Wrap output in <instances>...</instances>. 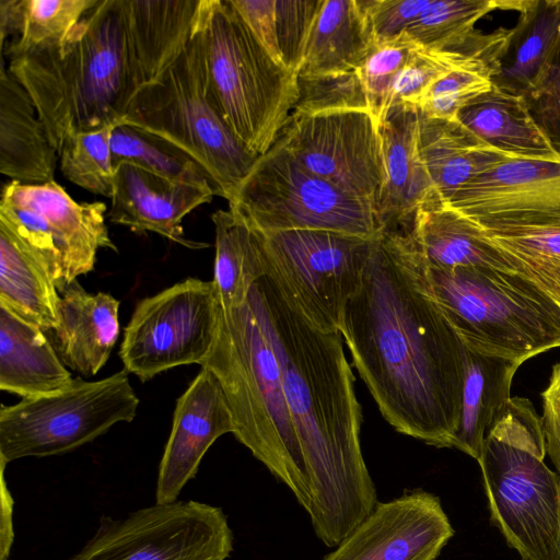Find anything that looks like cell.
Listing matches in <instances>:
<instances>
[{"instance_id": "9c48e42d", "label": "cell", "mask_w": 560, "mask_h": 560, "mask_svg": "<svg viewBox=\"0 0 560 560\" xmlns=\"http://www.w3.org/2000/svg\"><path fill=\"white\" fill-rule=\"evenodd\" d=\"M228 202L259 233L330 230L375 237L383 231L371 203L311 173L277 142Z\"/></svg>"}, {"instance_id": "8992f818", "label": "cell", "mask_w": 560, "mask_h": 560, "mask_svg": "<svg viewBox=\"0 0 560 560\" xmlns=\"http://www.w3.org/2000/svg\"><path fill=\"white\" fill-rule=\"evenodd\" d=\"M197 32L211 104L240 141L262 155L293 112L298 74L270 56L231 0H202Z\"/></svg>"}, {"instance_id": "4dcf8cb0", "label": "cell", "mask_w": 560, "mask_h": 560, "mask_svg": "<svg viewBox=\"0 0 560 560\" xmlns=\"http://www.w3.org/2000/svg\"><path fill=\"white\" fill-rule=\"evenodd\" d=\"M98 0H0V48L8 59L60 44Z\"/></svg>"}, {"instance_id": "5bb4252c", "label": "cell", "mask_w": 560, "mask_h": 560, "mask_svg": "<svg viewBox=\"0 0 560 560\" xmlns=\"http://www.w3.org/2000/svg\"><path fill=\"white\" fill-rule=\"evenodd\" d=\"M218 315L212 280L187 278L142 299L124 330V370L147 382L179 365H200L213 345Z\"/></svg>"}, {"instance_id": "3957f363", "label": "cell", "mask_w": 560, "mask_h": 560, "mask_svg": "<svg viewBox=\"0 0 560 560\" xmlns=\"http://www.w3.org/2000/svg\"><path fill=\"white\" fill-rule=\"evenodd\" d=\"M57 153L74 131L119 124L151 83L125 0H98L57 46L9 60Z\"/></svg>"}, {"instance_id": "7bdbcfd3", "label": "cell", "mask_w": 560, "mask_h": 560, "mask_svg": "<svg viewBox=\"0 0 560 560\" xmlns=\"http://www.w3.org/2000/svg\"><path fill=\"white\" fill-rule=\"evenodd\" d=\"M542 397L541 424L546 453L560 476V362L552 366Z\"/></svg>"}, {"instance_id": "ee69618b", "label": "cell", "mask_w": 560, "mask_h": 560, "mask_svg": "<svg viewBox=\"0 0 560 560\" xmlns=\"http://www.w3.org/2000/svg\"><path fill=\"white\" fill-rule=\"evenodd\" d=\"M7 464L0 463L1 470V529H0V560H8L13 544V498L8 488L4 469Z\"/></svg>"}, {"instance_id": "4316f807", "label": "cell", "mask_w": 560, "mask_h": 560, "mask_svg": "<svg viewBox=\"0 0 560 560\" xmlns=\"http://www.w3.org/2000/svg\"><path fill=\"white\" fill-rule=\"evenodd\" d=\"M418 112L419 154L445 205L476 176L510 159L459 121L431 118Z\"/></svg>"}, {"instance_id": "2e32d148", "label": "cell", "mask_w": 560, "mask_h": 560, "mask_svg": "<svg viewBox=\"0 0 560 560\" xmlns=\"http://www.w3.org/2000/svg\"><path fill=\"white\" fill-rule=\"evenodd\" d=\"M446 206L489 232L560 226V162L509 159L464 185Z\"/></svg>"}, {"instance_id": "d6a6232c", "label": "cell", "mask_w": 560, "mask_h": 560, "mask_svg": "<svg viewBox=\"0 0 560 560\" xmlns=\"http://www.w3.org/2000/svg\"><path fill=\"white\" fill-rule=\"evenodd\" d=\"M485 233L518 275L560 305V226Z\"/></svg>"}, {"instance_id": "277c9868", "label": "cell", "mask_w": 560, "mask_h": 560, "mask_svg": "<svg viewBox=\"0 0 560 560\" xmlns=\"http://www.w3.org/2000/svg\"><path fill=\"white\" fill-rule=\"evenodd\" d=\"M200 366L211 371L222 387L235 439L308 512L311 488L280 363L249 295L240 306H219L214 341Z\"/></svg>"}, {"instance_id": "484cf974", "label": "cell", "mask_w": 560, "mask_h": 560, "mask_svg": "<svg viewBox=\"0 0 560 560\" xmlns=\"http://www.w3.org/2000/svg\"><path fill=\"white\" fill-rule=\"evenodd\" d=\"M411 234L429 268L486 267L516 272L477 223L442 201L418 210Z\"/></svg>"}, {"instance_id": "ba28073f", "label": "cell", "mask_w": 560, "mask_h": 560, "mask_svg": "<svg viewBox=\"0 0 560 560\" xmlns=\"http://www.w3.org/2000/svg\"><path fill=\"white\" fill-rule=\"evenodd\" d=\"M120 122L186 155L207 173L215 196L228 201L258 159L207 95L197 31L164 73L137 93Z\"/></svg>"}, {"instance_id": "603a6c76", "label": "cell", "mask_w": 560, "mask_h": 560, "mask_svg": "<svg viewBox=\"0 0 560 560\" xmlns=\"http://www.w3.org/2000/svg\"><path fill=\"white\" fill-rule=\"evenodd\" d=\"M57 151L23 86L1 65L0 173L22 184L55 180Z\"/></svg>"}, {"instance_id": "44dd1931", "label": "cell", "mask_w": 560, "mask_h": 560, "mask_svg": "<svg viewBox=\"0 0 560 560\" xmlns=\"http://www.w3.org/2000/svg\"><path fill=\"white\" fill-rule=\"evenodd\" d=\"M491 75L492 85L522 98L533 93L552 68L560 49V0H521Z\"/></svg>"}, {"instance_id": "8fae6325", "label": "cell", "mask_w": 560, "mask_h": 560, "mask_svg": "<svg viewBox=\"0 0 560 560\" xmlns=\"http://www.w3.org/2000/svg\"><path fill=\"white\" fill-rule=\"evenodd\" d=\"M140 400L127 372L98 381L73 378L63 389L0 408V463L72 452L131 422Z\"/></svg>"}, {"instance_id": "ac0fdd59", "label": "cell", "mask_w": 560, "mask_h": 560, "mask_svg": "<svg viewBox=\"0 0 560 560\" xmlns=\"http://www.w3.org/2000/svg\"><path fill=\"white\" fill-rule=\"evenodd\" d=\"M226 433H234V422L225 395L214 374L201 368L176 400L159 466L155 503L176 502L207 451Z\"/></svg>"}, {"instance_id": "8d00e7d4", "label": "cell", "mask_w": 560, "mask_h": 560, "mask_svg": "<svg viewBox=\"0 0 560 560\" xmlns=\"http://www.w3.org/2000/svg\"><path fill=\"white\" fill-rule=\"evenodd\" d=\"M418 46L402 33L397 38L374 45L357 70L366 94L369 112L378 126L393 105L396 83Z\"/></svg>"}, {"instance_id": "7c38bea8", "label": "cell", "mask_w": 560, "mask_h": 560, "mask_svg": "<svg viewBox=\"0 0 560 560\" xmlns=\"http://www.w3.org/2000/svg\"><path fill=\"white\" fill-rule=\"evenodd\" d=\"M234 536L221 508L187 500L103 517L68 560H226Z\"/></svg>"}, {"instance_id": "74e56055", "label": "cell", "mask_w": 560, "mask_h": 560, "mask_svg": "<svg viewBox=\"0 0 560 560\" xmlns=\"http://www.w3.org/2000/svg\"><path fill=\"white\" fill-rule=\"evenodd\" d=\"M492 71L487 61L455 68L431 85L417 108L427 117L456 120L467 103L492 88Z\"/></svg>"}, {"instance_id": "4fadbf2b", "label": "cell", "mask_w": 560, "mask_h": 560, "mask_svg": "<svg viewBox=\"0 0 560 560\" xmlns=\"http://www.w3.org/2000/svg\"><path fill=\"white\" fill-rule=\"evenodd\" d=\"M106 210L102 201H75L56 180H10L1 189L0 220L43 253L60 293L94 269L100 248L117 252Z\"/></svg>"}, {"instance_id": "83f0119b", "label": "cell", "mask_w": 560, "mask_h": 560, "mask_svg": "<svg viewBox=\"0 0 560 560\" xmlns=\"http://www.w3.org/2000/svg\"><path fill=\"white\" fill-rule=\"evenodd\" d=\"M456 120L510 159L560 162L524 100L493 85L467 103Z\"/></svg>"}, {"instance_id": "d6986e66", "label": "cell", "mask_w": 560, "mask_h": 560, "mask_svg": "<svg viewBox=\"0 0 560 560\" xmlns=\"http://www.w3.org/2000/svg\"><path fill=\"white\" fill-rule=\"evenodd\" d=\"M115 188L107 218L135 233L153 232L189 249L209 244L185 236L183 220L215 196L209 183L173 180L135 164L115 166Z\"/></svg>"}, {"instance_id": "f546056e", "label": "cell", "mask_w": 560, "mask_h": 560, "mask_svg": "<svg viewBox=\"0 0 560 560\" xmlns=\"http://www.w3.org/2000/svg\"><path fill=\"white\" fill-rule=\"evenodd\" d=\"M460 418L453 448L479 459L487 431L511 398L520 362L466 347Z\"/></svg>"}, {"instance_id": "f35d334b", "label": "cell", "mask_w": 560, "mask_h": 560, "mask_svg": "<svg viewBox=\"0 0 560 560\" xmlns=\"http://www.w3.org/2000/svg\"><path fill=\"white\" fill-rule=\"evenodd\" d=\"M299 97L293 112L317 114L336 110H369L358 71L298 75Z\"/></svg>"}, {"instance_id": "ab89813d", "label": "cell", "mask_w": 560, "mask_h": 560, "mask_svg": "<svg viewBox=\"0 0 560 560\" xmlns=\"http://www.w3.org/2000/svg\"><path fill=\"white\" fill-rule=\"evenodd\" d=\"M323 0H273L272 35L278 63L299 73Z\"/></svg>"}, {"instance_id": "ffe728a7", "label": "cell", "mask_w": 560, "mask_h": 560, "mask_svg": "<svg viewBox=\"0 0 560 560\" xmlns=\"http://www.w3.org/2000/svg\"><path fill=\"white\" fill-rule=\"evenodd\" d=\"M418 125V108L404 103L393 105L380 125L385 178L376 214L383 230H411L419 209L444 202L419 154Z\"/></svg>"}, {"instance_id": "d590c367", "label": "cell", "mask_w": 560, "mask_h": 560, "mask_svg": "<svg viewBox=\"0 0 560 560\" xmlns=\"http://www.w3.org/2000/svg\"><path fill=\"white\" fill-rule=\"evenodd\" d=\"M110 152L114 166L128 162L173 180L207 182L211 185L207 173L186 155L158 138L121 122L112 130Z\"/></svg>"}, {"instance_id": "836d02e7", "label": "cell", "mask_w": 560, "mask_h": 560, "mask_svg": "<svg viewBox=\"0 0 560 560\" xmlns=\"http://www.w3.org/2000/svg\"><path fill=\"white\" fill-rule=\"evenodd\" d=\"M521 0H430L405 32L423 48H447L467 40L475 24L494 10H518Z\"/></svg>"}, {"instance_id": "52a82bcc", "label": "cell", "mask_w": 560, "mask_h": 560, "mask_svg": "<svg viewBox=\"0 0 560 560\" xmlns=\"http://www.w3.org/2000/svg\"><path fill=\"white\" fill-rule=\"evenodd\" d=\"M424 279L431 298L469 349L522 364L560 347V305L517 272L424 266Z\"/></svg>"}, {"instance_id": "30bf717a", "label": "cell", "mask_w": 560, "mask_h": 560, "mask_svg": "<svg viewBox=\"0 0 560 560\" xmlns=\"http://www.w3.org/2000/svg\"><path fill=\"white\" fill-rule=\"evenodd\" d=\"M255 232L265 275L310 325L340 332L346 305L362 285L377 236L330 230Z\"/></svg>"}, {"instance_id": "7a4b0ae2", "label": "cell", "mask_w": 560, "mask_h": 560, "mask_svg": "<svg viewBox=\"0 0 560 560\" xmlns=\"http://www.w3.org/2000/svg\"><path fill=\"white\" fill-rule=\"evenodd\" d=\"M249 299L280 363L311 488V524L327 547H336L377 503L342 335L310 325L267 275L254 283Z\"/></svg>"}, {"instance_id": "b9f144b4", "label": "cell", "mask_w": 560, "mask_h": 560, "mask_svg": "<svg viewBox=\"0 0 560 560\" xmlns=\"http://www.w3.org/2000/svg\"><path fill=\"white\" fill-rule=\"evenodd\" d=\"M523 100L534 121L560 156V49L545 80Z\"/></svg>"}, {"instance_id": "d4e9b609", "label": "cell", "mask_w": 560, "mask_h": 560, "mask_svg": "<svg viewBox=\"0 0 560 560\" xmlns=\"http://www.w3.org/2000/svg\"><path fill=\"white\" fill-rule=\"evenodd\" d=\"M59 293L43 253L0 220V304L44 331L56 330Z\"/></svg>"}, {"instance_id": "f1b7e54d", "label": "cell", "mask_w": 560, "mask_h": 560, "mask_svg": "<svg viewBox=\"0 0 560 560\" xmlns=\"http://www.w3.org/2000/svg\"><path fill=\"white\" fill-rule=\"evenodd\" d=\"M374 45L361 0H323L298 75L357 71Z\"/></svg>"}, {"instance_id": "cb8c5ba5", "label": "cell", "mask_w": 560, "mask_h": 560, "mask_svg": "<svg viewBox=\"0 0 560 560\" xmlns=\"http://www.w3.org/2000/svg\"><path fill=\"white\" fill-rule=\"evenodd\" d=\"M72 381L45 331L0 304V389L31 398L59 392Z\"/></svg>"}, {"instance_id": "1f68e13d", "label": "cell", "mask_w": 560, "mask_h": 560, "mask_svg": "<svg viewBox=\"0 0 560 560\" xmlns=\"http://www.w3.org/2000/svg\"><path fill=\"white\" fill-rule=\"evenodd\" d=\"M215 232L213 285L219 306L245 303L254 283L265 276L256 232L236 213L217 210L211 215Z\"/></svg>"}, {"instance_id": "9a60e30c", "label": "cell", "mask_w": 560, "mask_h": 560, "mask_svg": "<svg viewBox=\"0 0 560 560\" xmlns=\"http://www.w3.org/2000/svg\"><path fill=\"white\" fill-rule=\"evenodd\" d=\"M276 142L307 171L376 212L385 168L380 126L369 110L291 113Z\"/></svg>"}, {"instance_id": "e0dca14e", "label": "cell", "mask_w": 560, "mask_h": 560, "mask_svg": "<svg viewBox=\"0 0 560 560\" xmlns=\"http://www.w3.org/2000/svg\"><path fill=\"white\" fill-rule=\"evenodd\" d=\"M453 535L440 498L415 489L377 502L323 560H435Z\"/></svg>"}, {"instance_id": "6da1fadb", "label": "cell", "mask_w": 560, "mask_h": 560, "mask_svg": "<svg viewBox=\"0 0 560 560\" xmlns=\"http://www.w3.org/2000/svg\"><path fill=\"white\" fill-rule=\"evenodd\" d=\"M424 266L411 230H383L340 334L384 419L398 433L453 448L466 348L431 298Z\"/></svg>"}, {"instance_id": "5b68a950", "label": "cell", "mask_w": 560, "mask_h": 560, "mask_svg": "<svg viewBox=\"0 0 560 560\" xmlns=\"http://www.w3.org/2000/svg\"><path fill=\"white\" fill-rule=\"evenodd\" d=\"M545 455L540 416L529 399L511 397L477 462L491 521L521 560H560V476Z\"/></svg>"}, {"instance_id": "60d3db41", "label": "cell", "mask_w": 560, "mask_h": 560, "mask_svg": "<svg viewBox=\"0 0 560 560\" xmlns=\"http://www.w3.org/2000/svg\"><path fill=\"white\" fill-rule=\"evenodd\" d=\"M374 44L397 38L417 21L430 0H361Z\"/></svg>"}, {"instance_id": "7402d4cb", "label": "cell", "mask_w": 560, "mask_h": 560, "mask_svg": "<svg viewBox=\"0 0 560 560\" xmlns=\"http://www.w3.org/2000/svg\"><path fill=\"white\" fill-rule=\"evenodd\" d=\"M120 302L105 292L92 294L78 281L61 292L57 352L82 376L95 375L108 361L119 337Z\"/></svg>"}, {"instance_id": "e575fe53", "label": "cell", "mask_w": 560, "mask_h": 560, "mask_svg": "<svg viewBox=\"0 0 560 560\" xmlns=\"http://www.w3.org/2000/svg\"><path fill=\"white\" fill-rule=\"evenodd\" d=\"M116 125L74 131L65 138L58 155L66 179L92 194L112 198L116 168L110 152V135Z\"/></svg>"}]
</instances>
